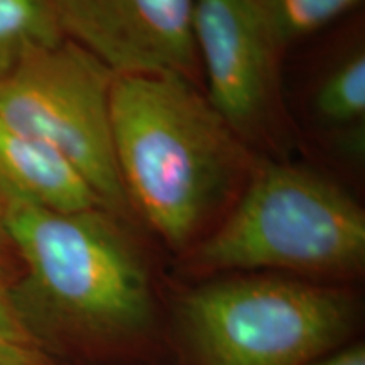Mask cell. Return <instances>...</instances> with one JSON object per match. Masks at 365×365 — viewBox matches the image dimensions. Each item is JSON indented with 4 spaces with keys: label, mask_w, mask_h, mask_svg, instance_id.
<instances>
[{
    "label": "cell",
    "mask_w": 365,
    "mask_h": 365,
    "mask_svg": "<svg viewBox=\"0 0 365 365\" xmlns=\"http://www.w3.org/2000/svg\"><path fill=\"white\" fill-rule=\"evenodd\" d=\"M110 117L130 210L173 249L186 247L247 180L250 149L195 81L176 73L117 75Z\"/></svg>",
    "instance_id": "1"
},
{
    "label": "cell",
    "mask_w": 365,
    "mask_h": 365,
    "mask_svg": "<svg viewBox=\"0 0 365 365\" xmlns=\"http://www.w3.org/2000/svg\"><path fill=\"white\" fill-rule=\"evenodd\" d=\"M4 207L9 244L27 271L11 294L29 330L33 322H48L83 339L115 341L150 325L148 269L110 212Z\"/></svg>",
    "instance_id": "2"
},
{
    "label": "cell",
    "mask_w": 365,
    "mask_h": 365,
    "mask_svg": "<svg viewBox=\"0 0 365 365\" xmlns=\"http://www.w3.org/2000/svg\"><path fill=\"white\" fill-rule=\"evenodd\" d=\"M195 261L212 271H357L365 259V213L341 186L304 166L262 159Z\"/></svg>",
    "instance_id": "3"
},
{
    "label": "cell",
    "mask_w": 365,
    "mask_h": 365,
    "mask_svg": "<svg viewBox=\"0 0 365 365\" xmlns=\"http://www.w3.org/2000/svg\"><path fill=\"white\" fill-rule=\"evenodd\" d=\"M181 322L202 365H308L352 327L344 291L282 277H232L195 287Z\"/></svg>",
    "instance_id": "4"
},
{
    "label": "cell",
    "mask_w": 365,
    "mask_h": 365,
    "mask_svg": "<svg viewBox=\"0 0 365 365\" xmlns=\"http://www.w3.org/2000/svg\"><path fill=\"white\" fill-rule=\"evenodd\" d=\"M115 73L70 39L22 59L0 81V120L49 144L112 215L130 212L117 171L110 95Z\"/></svg>",
    "instance_id": "5"
},
{
    "label": "cell",
    "mask_w": 365,
    "mask_h": 365,
    "mask_svg": "<svg viewBox=\"0 0 365 365\" xmlns=\"http://www.w3.org/2000/svg\"><path fill=\"white\" fill-rule=\"evenodd\" d=\"M193 41L212 107L249 149H281L286 117L279 61L284 51L259 0H195Z\"/></svg>",
    "instance_id": "6"
},
{
    "label": "cell",
    "mask_w": 365,
    "mask_h": 365,
    "mask_svg": "<svg viewBox=\"0 0 365 365\" xmlns=\"http://www.w3.org/2000/svg\"><path fill=\"white\" fill-rule=\"evenodd\" d=\"M71 43L115 75L176 73L195 81V0H51Z\"/></svg>",
    "instance_id": "7"
},
{
    "label": "cell",
    "mask_w": 365,
    "mask_h": 365,
    "mask_svg": "<svg viewBox=\"0 0 365 365\" xmlns=\"http://www.w3.org/2000/svg\"><path fill=\"white\" fill-rule=\"evenodd\" d=\"M0 200L61 213L105 208L85 176L61 153L4 120H0Z\"/></svg>",
    "instance_id": "8"
},
{
    "label": "cell",
    "mask_w": 365,
    "mask_h": 365,
    "mask_svg": "<svg viewBox=\"0 0 365 365\" xmlns=\"http://www.w3.org/2000/svg\"><path fill=\"white\" fill-rule=\"evenodd\" d=\"M314 125L345 158L365 156V51L354 44L322 73L309 95Z\"/></svg>",
    "instance_id": "9"
},
{
    "label": "cell",
    "mask_w": 365,
    "mask_h": 365,
    "mask_svg": "<svg viewBox=\"0 0 365 365\" xmlns=\"http://www.w3.org/2000/svg\"><path fill=\"white\" fill-rule=\"evenodd\" d=\"M63 39L51 0H0V81L29 54Z\"/></svg>",
    "instance_id": "10"
},
{
    "label": "cell",
    "mask_w": 365,
    "mask_h": 365,
    "mask_svg": "<svg viewBox=\"0 0 365 365\" xmlns=\"http://www.w3.org/2000/svg\"><path fill=\"white\" fill-rule=\"evenodd\" d=\"M362 0H259L269 29L282 51L323 29Z\"/></svg>",
    "instance_id": "11"
},
{
    "label": "cell",
    "mask_w": 365,
    "mask_h": 365,
    "mask_svg": "<svg viewBox=\"0 0 365 365\" xmlns=\"http://www.w3.org/2000/svg\"><path fill=\"white\" fill-rule=\"evenodd\" d=\"M0 340L33 341V331L14 303L11 291L4 286H0Z\"/></svg>",
    "instance_id": "12"
},
{
    "label": "cell",
    "mask_w": 365,
    "mask_h": 365,
    "mask_svg": "<svg viewBox=\"0 0 365 365\" xmlns=\"http://www.w3.org/2000/svg\"><path fill=\"white\" fill-rule=\"evenodd\" d=\"M0 365H56L33 341L0 340Z\"/></svg>",
    "instance_id": "13"
},
{
    "label": "cell",
    "mask_w": 365,
    "mask_h": 365,
    "mask_svg": "<svg viewBox=\"0 0 365 365\" xmlns=\"http://www.w3.org/2000/svg\"><path fill=\"white\" fill-rule=\"evenodd\" d=\"M308 365H365V349L364 345H352Z\"/></svg>",
    "instance_id": "14"
},
{
    "label": "cell",
    "mask_w": 365,
    "mask_h": 365,
    "mask_svg": "<svg viewBox=\"0 0 365 365\" xmlns=\"http://www.w3.org/2000/svg\"><path fill=\"white\" fill-rule=\"evenodd\" d=\"M9 245V237L6 230V207H4V202L0 200V252Z\"/></svg>",
    "instance_id": "15"
}]
</instances>
